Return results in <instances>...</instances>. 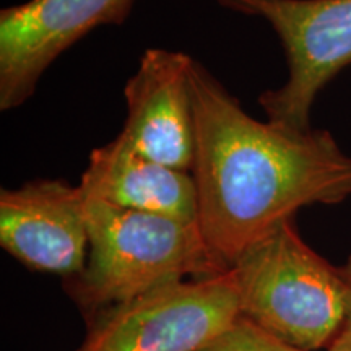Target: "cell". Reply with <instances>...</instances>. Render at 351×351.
Returning <instances> with one entry per match:
<instances>
[{"mask_svg": "<svg viewBox=\"0 0 351 351\" xmlns=\"http://www.w3.org/2000/svg\"><path fill=\"white\" fill-rule=\"evenodd\" d=\"M199 228L219 265L236 261L309 205L351 197V156L327 130H295L249 116L192 59Z\"/></svg>", "mask_w": 351, "mask_h": 351, "instance_id": "6da1fadb", "label": "cell"}, {"mask_svg": "<svg viewBox=\"0 0 351 351\" xmlns=\"http://www.w3.org/2000/svg\"><path fill=\"white\" fill-rule=\"evenodd\" d=\"M86 263L64 280L86 319L165 285L230 270L215 261L199 223L134 212L95 197H86Z\"/></svg>", "mask_w": 351, "mask_h": 351, "instance_id": "7a4b0ae2", "label": "cell"}, {"mask_svg": "<svg viewBox=\"0 0 351 351\" xmlns=\"http://www.w3.org/2000/svg\"><path fill=\"white\" fill-rule=\"evenodd\" d=\"M239 313L262 330L304 351L327 350L346 313V282L304 243L295 218L249 247L234 265Z\"/></svg>", "mask_w": 351, "mask_h": 351, "instance_id": "3957f363", "label": "cell"}, {"mask_svg": "<svg viewBox=\"0 0 351 351\" xmlns=\"http://www.w3.org/2000/svg\"><path fill=\"white\" fill-rule=\"evenodd\" d=\"M239 315L230 269L165 285L91 315L75 351H197Z\"/></svg>", "mask_w": 351, "mask_h": 351, "instance_id": "277c9868", "label": "cell"}, {"mask_svg": "<svg viewBox=\"0 0 351 351\" xmlns=\"http://www.w3.org/2000/svg\"><path fill=\"white\" fill-rule=\"evenodd\" d=\"M228 10L258 16L282 43L288 64L283 86L263 91L258 104L269 121L311 129L320 91L351 65V0H215Z\"/></svg>", "mask_w": 351, "mask_h": 351, "instance_id": "5b68a950", "label": "cell"}, {"mask_svg": "<svg viewBox=\"0 0 351 351\" xmlns=\"http://www.w3.org/2000/svg\"><path fill=\"white\" fill-rule=\"evenodd\" d=\"M135 0H29L0 12V109L21 106L69 47L103 25L124 23Z\"/></svg>", "mask_w": 351, "mask_h": 351, "instance_id": "8992f818", "label": "cell"}, {"mask_svg": "<svg viewBox=\"0 0 351 351\" xmlns=\"http://www.w3.org/2000/svg\"><path fill=\"white\" fill-rule=\"evenodd\" d=\"M0 245L26 269L80 274L86 263V195L60 179H34L0 192Z\"/></svg>", "mask_w": 351, "mask_h": 351, "instance_id": "52a82bcc", "label": "cell"}, {"mask_svg": "<svg viewBox=\"0 0 351 351\" xmlns=\"http://www.w3.org/2000/svg\"><path fill=\"white\" fill-rule=\"evenodd\" d=\"M191 64L184 52L145 51L125 83L127 117L117 135L138 155L186 173H192L195 161Z\"/></svg>", "mask_w": 351, "mask_h": 351, "instance_id": "ba28073f", "label": "cell"}, {"mask_svg": "<svg viewBox=\"0 0 351 351\" xmlns=\"http://www.w3.org/2000/svg\"><path fill=\"white\" fill-rule=\"evenodd\" d=\"M78 186L86 197L116 207L199 223V195L192 173L148 160L119 137L91 152Z\"/></svg>", "mask_w": 351, "mask_h": 351, "instance_id": "9c48e42d", "label": "cell"}, {"mask_svg": "<svg viewBox=\"0 0 351 351\" xmlns=\"http://www.w3.org/2000/svg\"><path fill=\"white\" fill-rule=\"evenodd\" d=\"M197 351H304L285 343L239 315L230 327Z\"/></svg>", "mask_w": 351, "mask_h": 351, "instance_id": "30bf717a", "label": "cell"}, {"mask_svg": "<svg viewBox=\"0 0 351 351\" xmlns=\"http://www.w3.org/2000/svg\"><path fill=\"white\" fill-rule=\"evenodd\" d=\"M346 282V313L340 332L326 351H351V256L341 265Z\"/></svg>", "mask_w": 351, "mask_h": 351, "instance_id": "8fae6325", "label": "cell"}]
</instances>
